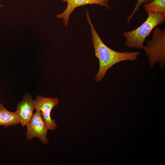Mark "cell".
<instances>
[{"instance_id": "cell-2", "label": "cell", "mask_w": 165, "mask_h": 165, "mask_svg": "<svg viewBox=\"0 0 165 165\" xmlns=\"http://www.w3.org/2000/svg\"><path fill=\"white\" fill-rule=\"evenodd\" d=\"M148 17L145 21L136 29L124 32L126 39L124 45L129 47L143 50L144 43L152 31L157 26L165 21V14L159 12L146 11Z\"/></svg>"}, {"instance_id": "cell-11", "label": "cell", "mask_w": 165, "mask_h": 165, "mask_svg": "<svg viewBox=\"0 0 165 165\" xmlns=\"http://www.w3.org/2000/svg\"><path fill=\"white\" fill-rule=\"evenodd\" d=\"M3 6V5H2L0 4V7H2Z\"/></svg>"}, {"instance_id": "cell-9", "label": "cell", "mask_w": 165, "mask_h": 165, "mask_svg": "<svg viewBox=\"0 0 165 165\" xmlns=\"http://www.w3.org/2000/svg\"><path fill=\"white\" fill-rule=\"evenodd\" d=\"M143 7L146 11L159 12L165 14V0H154L144 4Z\"/></svg>"}, {"instance_id": "cell-7", "label": "cell", "mask_w": 165, "mask_h": 165, "mask_svg": "<svg viewBox=\"0 0 165 165\" xmlns=\"http://www.w3.org/2000/svg\"><path fill=\"white\" fill-rule=\"evenodd\" d=\"M34 110L33 100L31 95H24L23 100L18 103L15 112L23 127L26 125L30 121Z\"/></svg>"}, {"instance_id": "cell-3", "label": "cell", "mask_w": 165, "mask_h": 165, "mask_svg": "<svg viewBox=\"0 0 165 165\" xmlns=\"http://www.w3.org/2000/svg\"><path fill=\"white\" fill-rule=\"evenodd\" d=\"M144 50L150 68L156 63L163 68L165 65V30L158 27L153 29L152 38L146 42Z\"/></svg>"}, {"instance_id": "cell-6", "label": "cell", "mask_w": 165, "mask_h": 165, "mask_svg": "<svg viewBox=\"0 0 165 165\" xmlns=\"http://www.w3.org/2000/svg\"><path fill=\"white\" fill-rule=\"evenodd\" d=\"M67 2V6L65 10L62 13L58 14L57 17L58 18L63 19V22L65 26L68 24L70 15L73 12L75 9L80 6L87 4H98L112 10L108 5L110 0H60Z\"/></svg>"}, {"instance_id": "cell-4", "label": "cell", "mask_w": 165, "mask_h": 165, "mask_svg": "<svg viewBox=\"0 0 165 165\" xmlns=\"http://www.w3.org/2000/svg\"><path fill=\"white\" fill-rule=\"evenodd\" d=\"M58 102L57 97H46L40 95L37 96L33 100L34 109L41 111L42 119L49 130L53 131L57 129V124L54 119H51V112Z\"/></svg>"}, {"instance_id": "cell-1", "label": "cell", "mask_w": 165, "mask_h": 165, "mask_svg": "<svg viewBox=\"0 0 165 165\" xmlns=\"http://www.w3.org/2000/svg\"><path fill=\"white\" fill-rule=\"evenodd\" d=\"M86 16L90 27L92 42L95 57L99 59V67L94 79L97 82L101 81L111 67L121 61L136 60L140 54L137 51H127L119 52L108 47L102 41L95 30L90 18L88 11L86 10Z\"/></svg>"}, {"instance_id": "cell-10", "label": "cell", "mask_w": 165, "mask_h": 165, "mask_svg": "<svg viewBox=\"0 0 165 165\" xmlns=\"http://www.w3.org/2000/svg\"><path fill=\"white\" fill-rule=\"evenodd\" d=\"M154 0H138L137 4L133 12L128 17L127 21V24H129L132 19L140 7L143 4H145L152 2Z\"/></svg>"}, {"instance_id": "cell-5", "label": "cell", "mask_w": 165, "mask_h": 165, "mask_svg": "<svg viewBox=\"0 0 165 165\" xmlns=\"http://www.w3.org/2000/svg\"><path fill=\"white\" fill-rule=\"evenodd\" d=\"M36 111L30 121L26 125L27 131L25 134L27 139L31 141L36 137L44 144L48 145L49 141L47 135L48 130L42 117L41 112Z\"/></svg>"}, {"instance_id": "cell-8", "label": "cell", "mask_w": 165, "mask_h": 165, "mask_svg": "<svg viewBox=\"0 0 165 165\" xmlns=\"http://www.w3.org/2000/svg\"><path fill=\"white\" fill-rule=\"evenodd\" d=\"M19 123V118L16 112L8 111L0 103V126L7 128L10 125L16 126Z\"/></svg>"}]
</instances>
